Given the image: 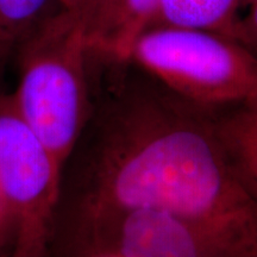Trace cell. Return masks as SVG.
I'll list each match as a JSON object with an SVG mask.
<instances>
[{
  "mask_svg": "<svg viewBox=\"0 0 257 257\" xmlns=\"http://www.w3.org/2000/svg\"><path fill=\"white\" fill-rule=\"evenodd\" d=\"M239 41L249 48L257 47V2L251 4L248 17L239 21Z\"/></svg>",
  "mask_w": 257,
  "mask_h": 257,
  "instance_id": "8fae6325",
  "label": "cell"
},
{
  "mask_svg": "<svg viewBox=\"0 0 257 257\" xmlns=\"http://www.w3.org/2000/svg\"><path fill=\"white\" fill-rule=\"evenodd\" d=\"M124 0H83L78 10L92 53L98 51L107 40L119 15Z\"/></svg>",
  "mask_w": 257,
  "mask_h": 257,
  "instance_id": "30bf717a",
  "label": "cell"
},
{
  "mask_svg": "<svg viewBox=\"0 0 257 257\" xmlns=\"http://www.w3.org/2000/svg\"><path fill=\"white\" fill-rule=\"evenodd\" d=\"M86 243L111 257H223L186 221L147 208L113 217Z\"/></svg>",
  "mask_w": 257,
  "mask_h": 257,
  "instance_id": "5b68a950",
  "label": "cell"
},
{
  "mask_svg": "<svg viewBox=\"0 0 257 257\" xmlns=\"http://www.w3.org/2000/svg\"><path fill=\"white\" fill-rule=\"evenodd\" d=\"M89 55L76 11L60 10L32 32L15 59L16 107L63 170L91 118Z\"/></svg>",
  "mask_w": 257,
  "mask_h": 257,
  "instance_id": "7a4b0ae2",
  "label": "cell"
},
{
  "mask_svg": "<svg viewBox=\"0 0 257 257\" xmlns=\"http://www.w3.org/2000/svg\"><path fill=\"white\" fill-rule=\"evenodd\" d=\"M6 232L10 233L9 231V227H8V224H6V219H5V216H4V212H3V207L2 205H0V233H4Z\"/></svg>",
  "mask_w": 257,
  "mask_h": 257,
  "instance_id": "4fadbf2b",
  "label": "cell"
},
{
  "mask_svg": "<svg viewBox=\"0 0 257 257\" xmlns=\"http://www.w3.org/2000/svg\"><path fill=\"white\" fill-rule=\"evenodd\" d=\"M127 60L199 107L257 99V56L249 47L217 32L152 27L134 42Z\"/></svg>",
  "mask_w": 257,
  "mask_h": 257,
  "instance_id": "3957f363",
  "label": "cell"
},
{
  "mask_svg": "<svg viewBox=\"0 0 257 257\" xmlns=\"http://www.w3.org/2000/svg\"><path fill=\"white\" fill-rule=\"evenodd\" d=\"M63 169L16 107L0 93V205L10 257H44L53 243Z\"/></svg>",
  "mask_w": 257,
  "mask_h": 257,
  "instance_id": "277c9868",
  "label": "cell"
},
{
  "mask_svg": "<svg viewBox=\"0 0 257 257\" xmlns=\"http://www.w3.org/2000/svg\"><path fill=\"white\" fill-rule=\"evenodd\" d=\"M257 0H242V3H245V4H253V3H256Z\"/></svg>",
  "mask_w": 257,
  "mask_h": 257,
  "instance_id": "9a60e30c",
  "label": "cell"
},
{
  "mask_svg": "<svg viewBox=\"0 0 257 257\" xmlns=\"http://www.w3.org/2000/svg\"><path fill=\"white\" fill-rule=\"evenodd\" d=\"M0 257H10V250H4L0 243Z\"/></svg>",
  "mask_w": 257,
  "mask_h": 257,
  "instance_id": "5bb4252c",
  "label": "cell"
},
{
  "mask_svg": "<svg viewBox=\"0 0 257 257\" xmlns=\"http://www.w3.org/2000/svg\"><path fill=\"white\" fill-rule=\"evenodd\" d=\"M91 125L73 210L81 240L147 208L194 227L223 257H257V201L240 184L207 108L133 99Z\"/></svg>",
  "mask_w": 257,
  "mask_h": 257,
  "instance_id": "6da1fadb",
  "label": "cell"
},
{
  "mask_svg": "<svg viewBox=\"0 0 257 257\" xmlns=\"http://www.w3.org/2000/svg\"><path fill=\"white\" fill-rule=\"evenodd\" d=\"M53 0H0V93L19 48L46 19ZM59 3V0H57Z\"/></svg>",
  "mask_w": 257,
  "mask_h": 257,
  "instance_id": "ba28073f",
  "label": "cell"
},
{
  "mask_svg": "<svg viewBox=\"0 0 257 257\" xmlns=\"http://www.w3.org/2000/svg\"><path fill=\"white\" fill-rule=\"evenodd\" d=\"M207 111L233 172L257 201V99Z\"/></svg>",
  "mask_w": 257,
  "mask_h": 257,
  "instance_id": "8992f818",
  "label": "cell"
},
{
  "mask_svg": "<svg viewBox=\"0 0 257 257\" xmlns=\"http://www.w3.org/2000/svg\"><path fill=\"white\" fill-rule=\"evenodd\" d=\"M83 0H59V4L61 10L66 11H75L80 8Z\"/></svg>",
  "mask_w": 257,
  "mask_h": 257,
  "instance_id": "7c38bea8",
  "label": "cell"
},
{
  "mask_svg": "<svg viewBox=\"0 0 257 257\" xmlns=\"http://www.w3.org/2000/svg\"><path fill=\"white\" fill-rule=\"evenodd\" d=\"M159 3L160 0H124L107 40L94 54L126 61L134 42L152 25Z\"/></svg>",
  "mask_w": 257,
  "mask_h": 257,
  "instance_id": "9c48e42d",
  "label": "cell"
},
{
  "mask_svg": "<svg viewBox=\"0 0 257 257\" xmlns=\"http://www.w3.org/2000/svg\"><path fill=\"white\" fill-rule=\"evenodd\" d=\"M240 3L242 0H160L150 27L156 23V27L205 30L240 42V19L237 18Z\"/></svg>",
  "mask_w": 257,
  "mask_h": 257,
  "instance_id": "52a82bcc",
  "label": "cell"
}]
</instances>
